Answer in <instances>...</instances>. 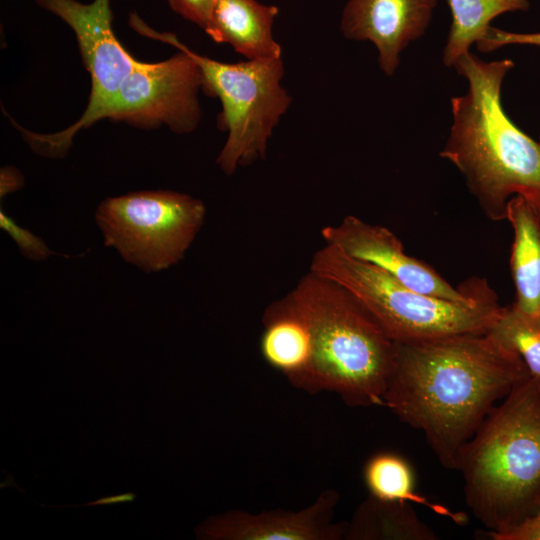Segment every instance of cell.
Returning a JSON list of instances; mask_svg holds the SVG:
<instances>
[{
    "label": "cell",
    "instance_id": "cell-15",
    "mask_svg": "<svg viewBox=\"0 0 540 540\" xmlns=\"http://www.w3.org/2000/svg\"><path fill=\"white\" fill-rule=\"evenodd\" d=\"M506 221L513 230L510 271L514 304L524 312H540V213L521 196L507 204Z\"/></svg>",
    "mask_w": 540,
    "mask_h": 540
},
{
    "label": "cell",
    "instance_id": "cell-17",
    "mask_svg": "<svg viewBox=\"0 0 540 540\" xmlns=\"http://www.w3.org/2000/svg\"><path fill=\"white\" fill-rule=\"evenodd\" d=\"M448 4L452 21L442 53L447 68H453L473 44L485 37L496 17L530 8L529 0H448Z\"/></svg>",
    "mask_w": 540,
    "mask_h": 540
},
{
    "label": "cell",
    "instance_id": "cell-19",
    "mask_svg": "<svg viewBox=\"0 0 540 540\" xmlns=\"http://www.w3.org/2000/svg\"><path fill=\"white\" fill-rule=\"evenodd\" d=\"M488 332L520 356L531 377L540 379V312L527 313L512 303Z\"/></svg>",
    "mask_w": 540,
    "mask_h": 540
},
{
    "label": "cell",
    "instance_id": "cell-14",
    "mask_svg": "<svg viewBox=\"0 0 540 540\" xmlns=\"http://www.w3.org/2000/svg\"><path fill=\"white\" fill-rule=\"evenodd\" d=\"M261 352L292 385L309 391L312 339L308 326L282 301L265 313Z\"/></svg>",
    "mask_w": 540,
    "mask_h": 540
},
{
    "label": "cell",
    "instance_id": "cell-18",
    "mask_svg": "<svg viewBox=\"0 0 540 540\" xmlns=\"http://www.w3.org/2000/svg\"><path fill=\"white\" fill-rule=\"evenodd\" d=\"M363 474L370 496L374 498L425 505L440 515L451 517L455 522L464 521L445 507L432 504L416 493L412 468L399 455L387 452L375 454L367 461Z\"/></svg>",
    "mask_w": 540,
    "mask_h": 540
},
{
    "label": "cell",
    "instance_id": "cell-24",
    "mask_svg": "<svg viewBox=\"0 0 540 540\" xmlns=\"http://www.w3.org/2000/svg\"><path fill=\"white\" fill-rule=\"evenodd\" d=\"M24 177L13 166H5L0 172V197L3 199L7 194L20 190L24 186Z\"/></svg>",
    "mask_w": 540,
    "mask_h": 540
},
{
    "label": "cell",
    "instance_id": "cell-12",
    "mask_svg": "<svg viewBox=\"0 0 540 540\" xmlns=\"http://www.w3.org/2000/svg\"><path fill=\"white\" fill-rule=\"evenodd\" d=\"M339 494L324 490L299 511H229L207 519L197 535L220 540H340L347 523L332 521Z\"/></svg>",
    "mask_w": 540,
    "mask_h": 540
},
{
    "label": "cell",
    "instance_id": "cell-4",
    "mask_svg": "<svg viewBox=\"0 0 540 540\" xmlns=\"http://www.w3.org/2000/svg\"><path fill=\"white\" fill-rule=\"evenodd\" d=\"M312 339L309 392L328 390L352 406H384L395 342L345 288L312 272L281 300Z\"/></svg>",
    "mask_w": 540,
    "mask_h": 540
},
{
    "label": "cell",
    "instance_id": "cell-10",
    "mask_svg": "<svg viewBox=\"0 0 540 540\" xmlns=\"http://www.w3.org/2000/svg\"><path fill=\"white\" fill-rule=\"evenodd\" d=\"M321 235L326 244L349 256L372 264L407 287L423 294L451 301L467 302L488 285L481 277H470L454 287L433 267L408 255L400 239L388 228L348 215L336 225L325 226Z\"/></svg>",
    "mask_w": 540,
    "mask_h": 540
},
{
    "label": "cell",
    "instance_id": "cell-9",
    "mask_svg": "<svg viewBox=\"0 0 540 540\" xmlns=\"http://www.w3.org/2000/svg\"><path fill=\"white\" fill-rule=\"evenodd\" d=\"M34 1L73 30L83 64L91 78L88 104L81 117L62 131L39 135L43 153L50 158H62L71 147L74 136L95 123L99 111L139 61L114 34L110 0H93L87 4L77 0Z\"/></svg>",
    "mask_w": 540,
    "mask_h": 540
},
{
    "label": "cell",
    "instance_id": "cell-8",
    "mask_svg": "<svg viewBox=\"0 0 540 540\" xmlns=\"http://www.w3.org/2000/svg\"><path fill=\"white\" fill-rule=\"evenodd\" d=\"M200 90L201 70L185 51L156 63L139 61L95 123L109 119L143 129L165 125L173 133L188 134L201 120Z\"/></svg>",
    "mask_w": 540,
    "mask_h": 540
},
{
    "label": "cell",
    "instance_id": "cell-25",
    "mask_svg": "<svg viewBox=\"0 0 540 540\" xmlns=\"http://www.w3.org/2000/svg\"><path fill=\"white\" fill-rule=\"evenodd\" d=\"M134 498H135V494L125 493V494H119V495H114V496L102 498V499L96 500V501H94L92 503H89L88 505L115 504V503L132 501V500H134Z\"/></svg>",
    "mask_w": 540,
    "mask_h": 540
},
{
    "label": "cell",
    "instance_id": "cell-16",
    "mask_svg": "<svg viewBox=\"0 0 540 540\" xmlns=\"http://www.w3.org/2000/svg\"><path fill=\"white\" fill-rule=\"evenodd\" d=\"M347 540H436L435 532L408 502L369 496L346 524Z\"/></svg>",
    "mask_w": 540,
    "mask_h": 540
},
{
    "label": "cell",
    "instance_id": "cell-3",
    "mask_svg": "<svg viewBox=\"0 0 540 540\" xmlns=\"http://www.w3.org/2000/svg\"><path fill=\"white\" fill-rule=\"evenodd\" d=\"M456 470L468 508L494 539L540 507V379L529 376L494 407Z\"/></svg>",
    "mask_w": 540,
    "mask_h": 540
},
{
    "label": "cell",
    "instance_id": "cell-22",
    "mask_svg": "<svg viewBox=\"0 0 540 540\" xmlns=\"http://www.w3.org/2000/svg\"><path fill=\"white\" fill-rule=\"evenodd\" d=\"M216 0H166L169 7L187 21L206 30Z\"/></svg>",
    "mask_w": 540,
    "mask_h": 540
},
{
    "label": "cell",
    "instance_id": "cell-7",
    "mask_svg": "<svg viewBox=\"0 0 540 540\" xmlns=\"http://www.w3.org/2000/svg\"><path fill=\"white\" fill-rule=\"evenodd\" d=\"M204 203L171 190L130 192L104 199L95 221L104 244L144 272L180 262L202 228Z\"/></svg>",
    "mask_w": 540,
    "mask_h": 540
},
{
    "label": "cell",
    "instance_id": "cell-21",
    "mask_svg": "<svg viewBox=\"0 0 540 540\" xmlns=\"http://www.w3.org/2000/svg\"><path fill=\"white\" fill-rule=\"evenodd\" d=\"M481 53H490L508 45H530L540 47V32H513L490 27L485 37L475 44ZM540 143V134L539 139Z\"/></svg>",
    "mask_w": 540,
    "mask_h": 540
},
{
    "label": "cell",
    "instance_id": "cell-5",
    "mask_svg": "<svg viewBox=\"0 0 540 540\" xmlns=\"http://www.w3.org/2000/svg\"><path fill=\"white\" fill-rule=\"evenodd\" d=\"M310 272L349 291L395 343L484 333L504 308L490 285L471 301L446 300L415 291L329 244L314 254Z\"/></svg>",
    "mask_w": 540,
    "mask_h": 540
},
{
    "label": "cell",
    "instance_id": "cell-23",
    "mask_svg": "<svg viewBox=\"0 0 540 540\" xmlns=\"http://www.w3.org/2000/svg\"><path fill=\"white\" fill-rule=\"evenodd\" d=\"M493 540H540V507L533 515Z\"/></svg>",
    "mask_w": 540,
    "mask_h": 540
},
{
    "label": "cell",
    "instance_id": "cell-2",
    "mask_svg": "<svg viewBox=\"0 0 540 540\" xmlns=\"http://www.w3.org/2000/svg\"><path fill=\"white\" fill-rule=\"evenodd\" d=\"M453 68L468 88L451 98L452 123L440 157L457 168L489 220H506L515 196L540 213V143L515 125L501 102L513 60L485 61L468 52Z\"/></svg>",
    "mask_w": 540,
    "mask_h": 540
},
{
    "label": "cell",
    "instance_id": "cell-6",
    "mask_svg": "<svg viewBox=\"0 0 540 540\" xmlns=\"http://www.w3.org/2000/svg\"><path fill=\"white\" fill-rule=\"evenodd\" d=\"M129 25L137 33L174 46L188 53L202 74V91L221 103L217 126L227 133L216 164L231 176L239 166L266 156L268 142L292 98L282 86L284 63L281 58L225 63L200 55L170 32L148 26L135 12Z\"/></svg>",
    "mask_w": 540,
    "mask_h": 540
},
{
    "label": "cell",
    "instance_id": "cell-13",
    "mask_svg": "<svg viewBox=\"0 0 540 540\" xmlns=\"http://www.w3.org/2000/svg\"><path fill=\"white\" fill-rule=\"evenodd\" d=\"M278 13L277 6L258 0H216L205 33L246 60L281 58V46L273 35Z\"/></svg>",
    "mask_w": 540,
    "mask_h": 540
},
{
    "label": "cell",
    "instance_id": "cell-11",
    "mask_svg": "<svg viewBox=\"0 0 540 540\" xmlns=\"http://www.w3.org/2000/svg\"><path fill=\"white\" fill-rule=\"evenodd\" d=\"M436 6L437 0H347L340 31L348 40L372 43L380 70L391 77L403 51L425 35Z\"/></svg>",
    "mask_w": 540,
    "mask_h": 540
},
{
    "label": "cell",
    "instance_id": "cell-1",
    "mask_svg": "<svg viewBox=\"0 0 540 540\" xmlns=\"http://www.w3.org/2000/svg\"><path fill=\"white\" fill-rule=\"evenodd\" d=\"M395 344L384 406L423 433L443 467L456 470L465 445L528 369L488 331Z\"/></svg>",
    "mask_w": 540,
    "mask_h": 540
},
{
    "label": "cell",
    "instance_id": "cell-20",
    "mask_svg": "<svg viewBox=\"0 0 540 540\" xmlns=\"http://www.w3.org/2000/svg\"><path fill=\"white\" fill-rule=\"evenodd\" d=\"M0 228L15 241L20 253L32 261H44L52 255H61L52 251L29 229L19 226L2 208L0 209Z\"/></svg>",
    "mask_w": 540,
    "mask_h": 540
}]
</instances>
